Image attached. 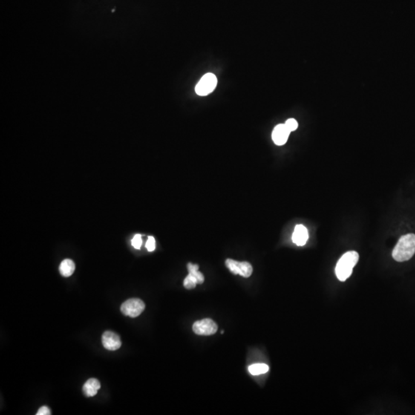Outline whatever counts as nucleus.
I'll return each instance as SVG.
<instances>
[{
    "instance_id": "nucleus-12",
    "label": "nucleus",
    "mask_w": 415,
    "mask_h": 415,
    "mask_svg": "<svg viewBox=\"0 0 415 415\" xmlns=\"http://www.w3.org/2000/svg\"><path fill=\"white\" fill-rule=\"evenodd\" d=\"M269 370V366H268L267 364H263V363H260V364H254L249 367V372H250L252 375H254V376L267 373Z\"/></svg>"
},
{
    "instance_id": "nucleus-15",
    "label": "nucleus",
    "mask_w": 415,
    "mask_h": 415,
    "mask_svg": "<svg viewBox=\"0 0 415 415\" xmlns=\"http://www.w3.org/2000/svg\"><path fill=\"white\" fill-rule=\"evenodd\" d=\"M285 125H286V127L289 128V130L290 132L295 131V130L297 129V128H298V122H297V121L294 119H288V120L286 121V123H285Z\"/></svg>"
},
{
    "instance_id": "nucleus-10",
    "label": "nucleus",
    "mask_w": 415,
    "mask_h": 415,
    "mask_svg": "<svg viewBox=\"0 0 415 415\" xmlns=\"http://www.w3.org/2000/svg\"><path fill=\"white\" fill-rule=\"evenodd\" d=\"M101 384L96 378H90L84 384L82 390L87 397H93L97 394L100 389Z\"/></svg>"
},
{
    "instance_id": "nucleus-16",
    "label": "nucleus",
    "mask_w": 415,
    "mask_h": 415,
    "mask_svg": "<svg viewBox=\"0 0 415 415\" xmlns=\"http://www.w3.org/2000/svg\"><path fill=\"white\" fill-rule=\"evenodd\" d=\"M142 243V235H139V234L135 235L134 238L132 240V245H133V247L136 249H140Z\"/></svg>"
},
{
    "instance_id": "nucleus-11",
    "label": "nucleus",
    "mask_w": 415,
    "mask_h": 415,
    "mask_svg": "<svg viewBox=\"0 0 415 415\" xmlns=\"http://www.w3.org/2000/svg\"><path fill=\"white\" fill-rule=\"evenodd\" d=\"M76 266L74 261L71 259H65L62 261L59 266V272L63 277H70L75 272Z\"/></svg>"
},
{
    "instance_id": "nucleus-2",
    "label": "nucleus",
    "mask_w": 415,
    "mask_h": 415,
    "mask_svg": "<svg viewBox=\"0 0 415 415\" xmlns=\"http://www.w3.org/2000/svg\"><path fill=\"white\" fill-rule=\"evenodd\" d=\"M359 259V255L355 251L346 252L337 263L335 274L341 281H344L352 275L354 267Z\"/></svg>"
},
{
    "instance_id": "nucleus-13",
    "label": "nucleus",
    "mask_w": 415,
    "mask_h": 415,
    "mask_svg": "<svg viewBox=\"0 0 415 415\" xmlns=\"http://www.w3.org/2000/svg\"><path fill=\"white\" fill-rule=\"evenodd\" d=\"M187 267H188V270L189 274H191V275H193V276H194V278L197 279L198 284H202V283L204 282V281H205V278H204V275H202V273H201V272H199V266H198V265L188 263Z\"/></svg>"
},
{
    "instance_id": "nucleus-18",
    "label": "nucleus",
    "mask_w": 415,
    "mask_h": 415,
    "mask_svg": "<svg viewBox=\"0 0 415 415\" xmlns=\"http://www.w3.org/2000/svg\"><path fill=\"white\" fill-rule=\"evenodd\" d=\"M37 415H50L51 414V410L47 406H42V407L39 409L38 410L37 413H36Z\"/></svg>"
},
{
    "instance_id": "nucleus-4",
    "label": "nucleus",
    "mask_w": 415,
    "mask_h": 415,
    "mask_svg": "<svg viewBox=\"0 0 415 415\" xmlns=\"http://www.w3.org/2000/svg\"><path fill=\"white\" fill-rule=\"evenodd\" d=\"M145 304L139 298H131L127 300L121 306V311L124 315L131 318L139 316L145 310Z\"/></svg>"
},
{
    "instance_id": "nucleus-1",
    "label": "nucleus",
    "mask_w": 415,
    "mask_h": 415,
    "mask_svg": "<svg viewBox=\"0 0 415 415\" xmlns=\"http://www.w3.org/2000/svg\"><path fill=\"white\" fill-rule=\"evenodd\" d=\"M415 254V235L407 234L403 235L395 246L392 257L398 263L408 261Z\"/></svg>"
},
{
    "instance_id": "nucleus-17",
    "label": "nucleus",
    "mask_w": 415,
    "mask_h": 415,
    "mask_svg": "<svg viewBox=\"0 0 415 415\" xmlns=\"http://www.w3.org/2000/svg\"><path fill=\"white\" fill-rule=\"evenodd\" d=\"M146 249L148 252H153L156 249V240L154 237L149 236L146 243Z\"/></svg>"
},
{
    "instance_id": "nucleus-19",
    "label": "nucleus",
    "mask_w": 415,
    "mask_h": 415,
    "mask_svg": "<svg viewBox=\"0 0 415 415\" xmlns=\"http://www.w3.org/2000/svg\"><path fill=\"white\" fill-rule=\"evenodd\" d=\"M115 11H116V10H115V9L114 10H112V12H113V13H114Z\"/></svg>"
},
{
    "instance_id": "nucleus-6",
    "label": "nucleus",
    "mask_w": 415,
    "mask_h": 415,
    "mask_svg": "<svg viewBox=\"0 0 415 415\" xmlns=\"http://www.w3.org/2000/svg\"><path fill=\"white\" fill-rule=\"evenodd\" d=\"M226 265L229 271L234 275H239L244 278H249L253 272L252 265L247 261L240 263L229 258L226 260Z\"/></svg>"
},
{
    "instance_id": "nucleus-9",
    "label": "nucleus",
    "mask_w": 415,
    "mask_h": 415,
    "mask_svg": "<svg viewBox=\"0 0 415 415\" xmlns=\"http://www.w3.org/2000/svg\"><path fill=\"white\" fill-rule=\"evenodd\" d=\"M309 239L308 229L302 225H298L295 227L292 235V241L298 246H303L306 244Z\"/></svg>"
},
{
    "instance_id": "nucleus-8",
    "label": "nucleus",
    "mask_w": 415,
    "mask_h": 415,
    "mask_svg": "<svg viewBox=\"0 0 415 415\" xmlns=\"http://www.w3.org/2000/svg\"><path fill=\"white\" fill-rule=\"evenodd\" d=\"M291 132L285 124H280L274 128L272 140L277 145H283L287 142Z\"/></svg>"
},
{
    "instance_id": "nucleus-3",
    "label": "nucleus",
    "mask_w": 415,
    "mask_h": 415,
    "mask_svg": "<svg viewBox=\"0 0 415 415\" xmlns=\"http://www.w3.org/2000/svg\"><path fill=\"white\" fill-rule=\"evenodd\" d=\"M216 76L212 73H207L198 82L195 87V92L199 96H205L212 93L216 88Z\"/></svg>"
},
{
    "instance_id": "nucleus-5",
    "label": "nucleus",
    "mask_w": 415,
    "mask_h": 415,
    "mask_svg": "<svg viewBox=\"0 0 415 415\" xmlns=\"http://www.w3.org/2000/svg\"><path fill=\"white\" fill-rule=\"evenodd\" d=\"M193 332L199 335H215L218 331V325L213 320L209 318L195 321L192 326Z\"/></svg>"
},
{
    "instance_id": "nucleus-14",
    "label": "nucleus",
    "mask_w": 415,
    "mask_h": 415,
    "mask_svg": "<svg viewBox=\"0 0 415 415\" xmlns=\"http://www.w3.org/2000/svg\"><path fill=\"white\" fill-rule=\"evenodd\" d=\"M197 284V279L189 273H188V276L184 280V287L187 289H194Z\"/></svg>"
},
{
    "instance_id": "nucleus-7",
    "label": "nucleus",
    "mask_w": 415,
    "mask_h": 415,
    "mask_svg": "<svg viewBox=\"0 0 415 415\" xmlns=\"http://www.w3.org/2000/svg\"><path fill=\"white\" fill-rule=\"evenodd\" d=\"M102 341L104 347L108 351L118 350L122 345L120 337L115 332H110V331L104 332L102 337Z\"/></svg>"
}]
</instances>
